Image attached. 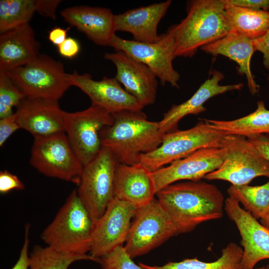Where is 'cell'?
Here are the masks:
<instances>
[{"label":"cell","instance_id":"cell-30","mask_svg":"<svg viewBox=\"0 0 269 269\" xmlns=\"http://www.w3.org/2000/svg\"><path fill=\"white\" fill-rule=\"evenodd\" d=\"M35 12V0H0V33L29 23Z\"/></svg>","mask_w":269,"mask_h":269},{"label":"cell","instance_id":"cell-1","mask_svg":"<svg viewBox=\"0 0 269 269\" xmlns=\"http://www.w3.org/2000/svg\"><path fill=\"white\" fill-rule=\"evenodd\" d=\"M179 234L193 230L207 221L222 218L224 197L215 185L204 181L174 183L155 195Z\"/></svg>","mask_w":269,"mask_h":269},{"label":"cell","instance_id":"cell-13","mask_svg":"<svg viewBox=\"0 0 269 269\" xmlns=\"http://www.w3.org/2000/svg\"><path fill=\"white\" fill-rule=\"evenodd\" d=\"M138 208L114 197L94 225L90 255L97 260L125 243Z\"/></svg>","mask_w":269,"mask_h":269},{"label":"cell","instance_id":"cell-3","mask_svg":"<svg viewBox=\"0 0 269 269\" xmlns=\"http://www.w3.org/2000/svg\"><path fill=\"white\" fill-rule=\"evenodd\" d=\"M186 16L169 27L174 39L175 58H192L198 49L227 35L230 31L224 0H195L189 2Z\"/></svg>","mask_w":269,"mask_h":269},{"label":"cell","instance_id":"cell-25","mask_svg":"<svg viewBox=\"0 0 269 269\" xmlns=\"http://www.w3.org/2000/svg\"><path fill=\"white\" fill-rule=\"evenodd\" d=\"M225 16L230 31L251 39L264 35L269 27V11L246 8L224 0Z\"/></svg>","mask_w":269,"mask_h":269},{"label":"cell","instance_id":"cell-10","mask_svg":"<svg viewBox=\"0 0 269 269\" xmlns=\"http://www.w3.org/2000/svg\"><path fill=\"white\" fill-rule=\"evenodd\" d=\"M178 234L175 225L154 197L137 209L124 247L134 259L148 253Z\"/></svg>","mask_w":269,"mask_h":269},{"label":"cell","instance_id":"cell-37","mask_svg":"<svg viewBox=\"0 0 269 269\" xmlns=\"http://www.w3.org/2000/svg\"><path fill=\"white\" fill-rule=\"evenodd\" d=\"M256 51H259L263 55V64L268 71L269 79V27L262 36L253 39Z\"/></svg>","mask_w":269,"mask_h":269},{"label":"cell","instance_id":"cell-24","mask_svg":"<svg viewBox=\"0 0 269 269\" xmlns=\"http://www.w3.org/2000/svg\"><path fill=\"white\" fill-rule=\"evenodd\" d=\"M204 52L213 55H222L236 62L239 74L246 76L248 87L251 94L259 91L251 69V61L256 51L253 39L234 32L229 33L210 44L200 48Z\"/></svg>","mask_w":269,"mask_h":269},{"label":"cell","instance_id":"cell-35","mask_svg":"<svg viewBox=\"0 0 269 269\" xmlns=\"http://www.w3.org/2000/svg\"><path fill=\"white\" fill-rule=\"evenodd\" d=\"M30 225L27 224L25 226L23 244L20 250L19 258L11 269H29V255L28 248L29 245Z\"/></svg>","mask_w":269,"mask_h":269},{"label":"cell","instance_id":"cell-21","mask_svg":"<svg viewBox=\"0 0 269 269\" xmlns=\"http://www.w3.org/2000/svg\"><path fill=\"white\" fill-rule=\"evenodd\" d=\"M151 173L140 162L133 165L118 163L114 175V197L138 209L146 205L156 195Z\"/></svg>","mask_w":269,"mask_h":269},{"label":"cell","instance_id":"cell-18","mask_svg":"<svg viewBox=\"0 0 269 269\" xmlns=\"http://www.w3.org/2000/svg\"><path fill=\"white\" fill-rule=\"evenodd\" d=\"M15 112L20 128L33 137L65 132L63 111L56 100L24 98Z\"/></svg>","mask_w":269,"mask_h":269},{"label":"cell","instance_id":"cell-33","mask_svg":"<svg viewBox=\"0 0 269 269\" xmlns=\"http://www.w3.org/2000/svg\"><path fill=\"white\" fill-rule=\"evenodd\" d=\"M24 185L18 177L6 170L0 172V192L5 194L13 190H22Z\"/></svg>","mask_w":269,"mask_h":269},{"label":"cell","instance_id":"cell-28","mask_svg":"<svg viewBox=\"0 0 269 269\" xmlns=\"http://www.w3.org/2000/svg\"><path fill=\"white\" fill-rule=\"evenodd\" d=\"M227 192L257 220L269 214V180L258 186L231 185Z\"/></svg>","mask_w":269,"mask_h":269},{"label":"cell","instance_id":"cell-43","mask_svg":"<svg viewBox=\"0 0 269 269\" xmlns=\"http://www.w3.org/2000/svg\"><path fill=\"white\" fill-rule=\"evenodd\" d=\"M265 269V267H262L258 268H256V269Z\"/></svg>","mask_w":269,"mask_h":269},{"label":"cell","instance_id":"cell-20","mask_svg":"<svg viewBox=\"0 0 269 269\" xmlns=\"http://www.w3.org/2000/svg\"><path fill=\"white\" fill-rule=\"evenodd\" d=\"M64 20L99 46H109L116 35L115 14L109 8L79 5L60 12Z\"/></svg>","mask_w":269,"mask_h":269},{"label":"cell","instance_id":"cell-31","mask_svg":"<svg viewBox=\"0 0 269 269\" xmlns=\"http://www.w3.org/2000/svg\"><path fill=\"white\" fill-rule=\"evenodd\" d=\"M25 96L4 71H0V119L12 115Z\"/></svg>","mask_w":269,"mask_h":269},{"label":"cell","instance_id":"cell-19","mask_svg":"<svg viewBox=\"0 0 269 269\" xmlns=\"http://www.w3.org/2000/svg\"><path fill=\"white\" fill-rule=\"evenodd\" d=\"M224 78L222 72L212 71L191 98L180 104L172 105L163 114L162 120L158 122L160 132L165 134L177 130L178 123L184 117L205 112L204 105L210 98L229 91L240 90L243 87L242 83L221 85L219 83Z\"/></svg>","mask_w":269,"mask_h":269},{"label":"cell","instance_id":"cell-11","mask_svg":"<svg viewBox=\"0 0 269 269\" xmlns=\"http://www.w3.org/2000/svg\"><path fill=\"white\" fill-rule=\"evenodd\" d=\"M65 133L83 166L93 160L102 148L100 133L114 121L111 114L91 105L82 111H63Z\"/></svg>","mask_w":269,"mask_h":269},{"label":"cell","instance_id":"cell-2","mask_svg":"<svg viewBox=\"0 0 269 269\" xmlns=\"http://www.w3.org/2000/svg\"><path fill=\"white\" fill-rule=\"evenodd\" d=\"M114 121L100 133L103 147L108 149L119 163L133 165L141 156L156 149L163 134L158 122L147 120L142 111H124L113 114Z\"/></svg>","mask_w":269,"mask_h":269},{"label":"cell","instance_id":"cell-36","mask_svg":"<svg viewBox=\"0 0 269 269\" xmlns=\"http://www.w3.org/2000/svg\"><path fill=\"white\" fill-rule=\"evenodd\" d=\"M61 2L60 0H35L36 12L44 17L55 20L56 11Z\"/></svg>","mask_w":269,"mask_h":269},{"label":"cell","instance_id":"cell-40","mask_svg":"<svg viewBox=\"0 0 269 269\" xmlns=\"http://www.w3.org/2000/svg\"><path fill=\"white\" fill-rule=\"evenodd\" d=\"M247 138L269 161V134H260Z\"/></svg>","mask_w":269,"mask_h":269},{"label":"cell","instance_id":"cell-22","mask_svg":"<svg viewBox=\"0 0 269 269\" xmlns=\"http://www.w3.org/2000/svg\"><path fill=\"white\" fill-rule=\"evenodd\" d=\"M171 3V0H167L115 14L116 31L129 32L136 42H156L159 39L158 25Z\"/></svg>","mask_w":269,"mask_h":269},{"label":"cell","instance_id":"cell-29","mask_svg":"<svg viewBox=\"0 0 269 269\" xmlns=\"http://www.w3.org/2000/svg\"><path fill=\"white\" fill-rule=\"evenodd\" d=\"M83 260L100 262L90 254L64 253L48 246L36 245L29 255V269H68L73 263Z\"/></svg>","mask_w":269,"mask_h":269},{"label":"cell","instance_id":"cell-32","mask_svg":"<svg viewBox=\"0 0 269 269\" xmlns=\"http://www.w3.org/2000/svg\"><path fill=\"white\" fill-rule=\"evenodd\" d=\"M99 264L102 269H143L133 261L123 246L101 257Z\"/></svg>","mask_w":269,"mask_h":269},{"label":"cell","instance_id":"cell-7","mask_svg":"<svg viewBox=\"0 0 269 269\" xmlns=\"http://www.w3.org/2000/svg\"><path fill=\"white\" fill-rule=\"evenodd\" d=\"M4 71L27 98L58 101L71 86L63 64L45 54Z\"/></svg>","mask_w":269,"mask_h":269},{"label":"cell","instance_id":"cell-16","mask_svg":"<svg viewBox=\"0 0 269 269\" xmlns=\"http://www.w3.org/2000/svg\"><path fill=\"white\" fill-rule=\"evenodd\" d=\"M67 77L71 86L79 88L88 95L91 105L101 107L112 115L124 111H142L143 108L115 77L105 76L96 81L90 74H79L76 71L67 73Z\"/></svg>","mask_w":269,"mask_h":269},{"label":"cell","instance_id":"cell-17","mask_svg":"<svg viewBox=\"0 0 269 269\" xmlns=\"http://www.w3.org/2000/svg\"><path fill=\"white\" fill-rule=\"evenodd\" d=\"M104 58L115 65V78L143 107L154 103L157 78L144 64L122 51L106 53Z\"/></svg>","mask_w":269,"mask_h":269},{"label":"cell","instance_id":"cell-6","mask_svg":"<svg viewBox=\"0 0 269 269\" xmlns=\"http://www.w3.org/2000/svg\"><path fill=\"white\" fill-rule=\"evenodd\" d=\"M221 147L224 152L222 163L204 178L234 185H248L259 176L269 178V161L246 137L226 134Z\"/></svg>","mask_w":269,"mask_h":269},{"label":"cell","instance_id":"cell-39","mask_svg":"<svg viewBox=\"0 0 269 269\" xmlns=\"http://www.w3.org/2000/svg\"><path fill=\"white\" fill-rule=\"evenodd\" d=\"M235 6L253 9L269 11V0H228Z\"/></svg>","mask_w":269,"mask_h":269},{"label":"cell","instance_id":"cell-15","mask_svg":"<svg viewBox=\"0 0 269 269\" xmlns=\"http://www.w3.org/2000/svg\"><path fill=\"white\" fill-rule=\"evenodd\" d=\"M224 211L236 225L241 237L242 269H254L259 262L269 259V230L232 197L225 200Z\"/></svg>","mask_w":269,"mask_h":269},{"label":"cell","instance_id":"cell-42","mask_svg":"<svg viewBox=\"0 0 269 269\" xmlns=\"http://www.w3.org/2000/svg\"><path fill=\"white\" fill-rule=\"evenodd\" d=\"M260 223L264 227L269 230V214L260 219Z\"/></svg>","mask_w":269,"mask_h":269},{"label":"cell","instance_id":"cell-44","mask_svg":"<svg viewBox=\"0 0 269 269\" xmlns=\"http://www.w3.org/2000/svg\"><path fill=\"white\" fill-rule=\"evenodd\" d=\"M265 269H269V265H268L266 267H265Z\"/></svg>","mask_w":269,"mask_h":269},{"label":"cell","instance_id":"cell-4","mask_svg":"<svg viewBox=\"0 0 269 269\" xmlns=\"http://www.w3.org/2000/svg\"><path fill=\"white\" fill-rule=\"evenodd\" d=\"M94 223L76 189L69 195L41 234L42 241L58 252L86 255L90 252Z\"/></svg>","mask_w":269,"mask_h":269},{"label":"cell","instance_id":"cell-23","mask_svg":"<svg viewBox=\"0 0 269 269\" xmlns=\"http://www.w3.org/2000/svg\"><path fill=\"white\" fill-rule=\"evenodd\" d=\"M40 44L29 23L0 34V71L23 66L36 58Z\"/></svg>","mask_w":269,"mask_h":269},{"label":"cell","instance_id":"cell-5","mask_svg":"<svg viewBox=\"0 0 269 269\" xmlns=\"http://www.w3.org/2000/svg\"><path fill=\"white\" fill-rule=\"evenodd\" d=\"M226 134L201 119L193 127L163 134L160 145L142 154L140 163L153 172L204 148L221 147Z\"/></svg>","mask_w":269,"mask_h":269},{"label":"cell","instance_id":"cell-34","mask_svg":"<svg viewBox=\"0 0 269 269\" xmlns=\"http://www.w3.org/2000/svg\"><path fill=\"white\" fill-rule=\"evenodd\" d=\"M20 128L17 122L15 113L0 119V146H2L9 136Z\"/></svg>","mask_w":269,"mask_h":269},{"label":"cell","instance_id":"cell-41","mask_svg":"<svg viewBox=\"0 0 269 269\" xmlns=\"http://www.w3.org/2000/svg\"><path fill=\"white\" fill-rule=\"evenodd\" d=\"M68 29L55 27L48 32V38L54 44L58 46L67 38Z\"/></svg>","mask_w":269,"mask_h":269},{"label":"cell","instance_id":"cell-9","mask_svg":"<svg viewBox=\"0 0 269 269\" xmlns=\"http://www.w3.org/2000/svg\"><path fill=\"white\" fill-rule=\"evenodd\" d=\"M29 162L45 176L77 185L84 167L65 132L34 137Z\"/></svg>","mask_w":269,"mask_h":269},{"label":"cell","instance_id":"cell-14","mask_svg":"<svg viewBox=\"0 0 269 269\" xmlns=\"http://www.w3.org/2000/svg\"><path fill=\"white\" fill-rule=\"evenodd\" d=\"M224 155L222 147L202 148L152 172L156 193L180 180L199 181L204 178L220 166Z\"/></svg>","mask_w":269,"mask_h":269},{"label":"cell","instance_id":"cell-8","mask_svg":"<svg viewBox=\"0 0 269 269\" xmlns=\"http://www.w3.org/2000/svg\"><path fill=\"white\" fill-rule=\"evenodd\" d=\"M118 163L112 153L102 147L99 154L83 167L76 191L94 225L114 198V175Z\"/></svg>","mask_w":269,"mask_h":269},{"label":"cell","instance_id":"cell-27","mask_svg":"<svg viewBox=\"0 0 269 269\" xmlns=\"http://www.w3.org/2000/svg\"><path fill=\"white\" fill-rule=\"evenodd\" d=\"M243 249L235 243H230L222 250L221 256L212 262L201 261L196 258L169 262L161 266L139 265L143 269H242Z\"/></svg>","mask_w":269,"mask_h":269},{"label":"cell","instance_id":"cell-38","mask_svg":"<svg viewBox=\"0 0 269 269\" xmlns=\"http://www.w3.org/2000/svg\"><path fill=\"white\" fill-rule=\"evenodd\" d=\"M59 53L63 57L72 58L76 56L80 49L79 42L72 37L67 38L64 42L57 46Z\"/></svg>","mask_w":269,"mask_h":269},{"label":"cell","instance_id":"cell-12","mask_svg":"<svg viewBox=\"0 0 269 269\" xmlns=\"http://www.w3.org/2000/svg\"><path fill=\"white\" fill-rule=\"evenodd\" d=\"M174 41L167 30L159 34V39L154 43H141L123 39L116 34L109 46L115 51H122L146 65L159 79L160 84H169L179 88V73L174 68Z\"/></svg>","mask_w":269,"mask_h":269},{"label":"cell","instance_id":"cell-26","mask_svg":"<svg viewBox=\"0 0 269 269\" xmlns=\"http://www.w3.org/2000/svg\"><path fill=\"white\" fill-rule=\"evenodd\" d=\"M210 126L226 134H236L249 138L260 134H269V110L264 101L257 102V108L249 115L231 121L202 119Z\"/></svg>","mask_w":269,"mask_h":269}]
</instances>
